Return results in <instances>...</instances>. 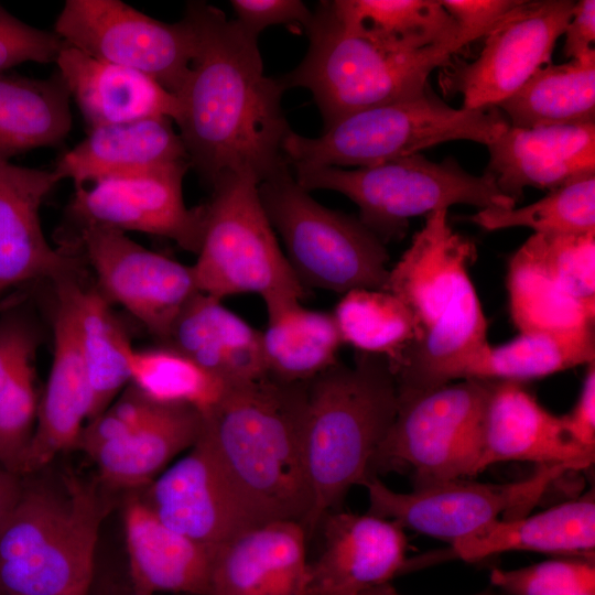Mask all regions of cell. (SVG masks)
<instances>
[{
  "label": "cell",
  "mask_w": 595,
  "mask_h": 595,
  "mask_svg": "<svg viewBox=\"0 0 595 595\" xmlns=\"http://www.w3.org/2000/svg\"><path fill=\"white\" fill-rule=\"evenodd\" d=\"M185 14L197 34V53L176 95L175 121L190 165L210 186L223 173L262 182L288 163L282 144L291 131L281 108L285 88L264 75L258 37L203 1Z\"/></svg>",
  "instance_id": "obj_1"
},
{
  "label": "cell",
  "mask_w": 595,
  "mask_h": 595,
  "mask_svg": "<svg viewBox=\"0 0 595 595\" xmlns=\"http://www.w3.org/2000/svg\"><path fill=\"white\" fill-rule=\"evenodd\" d=\"M307 382L270 376L229 386L203 415L207 441L237 496L258 523L304 528L312 508L302 452Z\"/></svg>",
  "instance_id": "obj_2"
},
{
  "label": "cell",
  "mask_w": 595,
  "mask_h": 595,
  "mask_svg": "<svg viewBox=\"0 0 595 595\" xmlns=\"http://www.w3.org/2000/svg\"><path fill=\"white\" fill-rule=\"evenodd\" d=\"M397 409L396 378L382 356L356 351L353 366L337 363L307 382L302 429L312 497L307 534L370 475Z\"/></svg>",
  "instance_id": "obj_3"
},
{
  "label": "cell",
  "mask_w": 595,
  "mask_h": 595,
  "mask_svg": "<svg viewBox=\"0 0 595 595\" xmlns=\"http://www.w3.org/2000/svg\"><path fill=\"white\" fill-rule=\"evenodd\" d=\"M102 506L91 484H24L0 523V591L64 595L91 582Z\"/></svg>",
  "instance_id": "obj_4"
},
{
  "label": "cell",
  "mask_w": 595,
  "mask_h": 595,
  "mask_svg": "<svg viewBox=\"0 0 595 595\" xmlns=\"http://www.w3.org/2000/svg\"><path fill=\"white\" fill-rule=\"evenodd\" d=\"M310 45L304 60L278 77L285 89L307 88L325 129L369 108L421 96L429 75L447 66L472 42L458 40L420 51H403L345 30L322 1L305 31Z\"/></svg>",
  "instance_id": "obj_5"
},
{
  "label": "cell",
  "mask_w": 595,
  "mask_h": 595,
  "mask_svg": "<svg viewBox=\"0 0 595 595\" xmlns=\"http://www.w3.org/2000/svg\"><path fill=\"white\" fill-rule=\"evenodd\" d=\"M508 127L497 107L456 109L429 86L419 97L349 115L317 138L291 130L282 152L291 164L368 167L452 140L488 147Z\"/></svg>",
  "instance_id": "obj_6"
},
{
  "label": "cell",
  "mask_w": 595,
  "mask_h": 595,
  "mask_svg": "<svg viewBox=\"0 0 595 595\" xmlns=\"http://www.w3.org/2000/svg\"><path fill=\"white\" fill-rule=\"evenodd\" d=\"M258 180L226 172L210 185L196 262L197 290L218 300L256 293L266 307L302 301L305 290L293 273L262 206Z\"/></svg>",
  "instance_id": "obj_7"
},
{
  "label": "cell",
  "mask_w": 595,
  "mask_h": 595,
  "mask_svg": "<svg viewBox=\"0 0 595 595\" xmlns=\"http://www.w3.org/2000/svg\"><path fill=\"white\" fill-rule=\"evenodd\" d=\"M294 178L307 192L342 193L359 208V220L383 244L404 236L409 219L468 204L480 209L512 208L494 176H475L447 156L432 162L420 153L379 165L344 170L335 166L292 164Z\"/></svg>",
  "instance_id": "obj_8"
},
{
  "label": "cell",
  "mask_w": 595,
  "mask_h": 595,
  "mask_svg": "<svg viewBox=\"0 0 595 595\" xmlns=\"http://www.w3.org/2000/svg\"><path fill=\"white\" fill-rule=\"evenodd\" d=\"M259 196L301 285L339 294L387 291L389 255L359 218L317 203L298 184L289 162L258 185Z\"/></svg>",
  "instance_id": "obj_9"
},
{
  "label": "cell",
  "mask_w": 595,
  "mask_h": 595,
  "mask_svg": "<svg viewBox=\"0 0 595 595\" xmlns=\"http://www.w3.org/2000/svg\"><path fill=\"white\" fill-rule=\"evenodd\" d=\"M493 381L463 379L398 397V409L371 466L408 467L415 487L478 474Z\"/></svg>",
  "instance_id": "obj_10"
},
{
  "label": "cell",
  "mask_w": 595,
  "mask_h": 595,
  "mask_svg": "<svg viewBox=\"0 0 595 595\" xmlns=\"http://www.w3.org/2000/svg\"><path fill=\"white\" fill-rule=\"evenodd\" d=\"M67 45L139 71L177 95L197 53V34L185 14L169 23L120 0H67L54 30Z\"/></svg>",
  "instance_id": "obj_11"
},
{
  "label": "cell",
  "mask_w": 595,
  "mask_h": 595,
  "mask_svg": "<svg viewBox=\"0 0 595 595\" xmlns=\"http://www.w3.org/2000/svg\"><path fill=\"white\" fill-rule=\"evenodd\" d=\"M577 469L570 464L539 465L528 478L506 483H472L453 479L398 493L377 476L361 485L368 493V513L397 522L430 537L454 542L507 513L523 517L561 475Z\"/></svg>",
  "instance_id": "obj_12"
},
{
  "label": "cell",
  "mask_w": 595,
  "mask_h": 595,
  "mask_svg": "<svg viewBox=\"0 0 595 595\" xmlns=\"http://www.w3.org/2000/svg\"><path fill=\"white\" fill-rule=\"evenodd\" d=\"M574 6L571 0H521L484 36L474 62L447 65L441 78L444 91L459 93L464 109L497 107L540 67L551 64Z\"/></svg>",
  "instance_id": "obj_13"
},
{
  "label": "cell",
  "mask_w": 595,
  "mask_h": 595,
  "mask_svg": "<svg viewBox=\"0 0 595 595\" xmlns=\"http://www.w3.org/2000/svg\"><path fill=\"white\" fill-rule=\"evenodd\" d=\"M78 244L96 274L97 291L164 343L183 307L199 292L192 266L111 228L80 227Z\"/></svg>",
  "instance_id": "obj_14"
},
{
  "label": "cell",
  "mask_w": 595,
  "mask_h": 595,
  "mask_svg": "<svg viewBox=\"0 0 595 595\" xmlns=\"http://www.w3.org/2000/svg\"><path fill=\"white\" fill-rule=\"evenodd\" d=\"M187 160L75 188L69 204L79 228L98 226L139 231L173 240L197 253L204 227V204L190 208L183 196Z\"/></svg>",
  "instance_id": "obj_15"
},
{
  "label": "cell",
  "mask_w": 595,
  "mask_h": 595,
  "mask_svg": "<svg viewBox=\"0 0 595 595\" xmlns=\"http://www.w3.org/2000/svg\"><path fill=\"white\" fill-rule=\"evenodd\" d=\"M137 494L169 528L216 549L259 526L202 433L188 453Z\"/></svg>",
  "instance_id": "obj_16"
},
{
  "label": "cell",
  "mask_w": 595,
  "mask_h": 595,
  "mask_svg": "<svg viewBox=\"0 0 595 595\" xmlns=\"http://www.w3.org/2000/svg\"><path fill=\"white\" fill-rule=\"evenodd\" d=\"M321 526L323 550L310 563L305 595H358L390 583L407 565V538L394 521L336 511Z\"/></svg>",
  "instance_id": "obj_17"
},
{
  "label": "cell",
  "mask_w": 595,
  "mask_h": 595,
  "mask_svg": "<svg viewBox=\"0 0 595 595\" xmlns=\"http://www.w3.org/2000/svg\"><path fill=\"white\" fill-rule=\"evenodd\" d=\"M61 181L54 170L0 158V296L30 281L55 283L74 274L76 260L48 244L40 218L44 199Z\"/></svg>",
  "instance_id": "obj_18"
},
{
  "label": "cell",
  "mask_w": 595,
  "mask_h": 595,
  "mask_svg": "<svg viewBox=\"0 0 595 595\" xmlns=\"http://www.w3.org/2000/svg\"><path fill=\"white\" fill-rule=\"evenodd\" d=\"M68 278L54 283L53 358L39 400L35 429L22 476L42 470L60 454L75 448L88 420L90 391L66 284Z\"/></svg>",
  "instance_id": "obj_19"
},
{
  "label": "cell",
  "mask_w": 595,
  "mask_h": 595,
  "mask_svg": "<svg viewBox=\"0 0 595 595\" xmlns=\"http://www.w3.org/2000/svg\"><path fill=\"white\" fill-rule=\"evenodd\" d=\"M307 532L296 521L249 528L214 552L209 595H305Z\"/></svg>",
  "instance_id": "obj_20"
},
{
  "label": "cell",
  "mask_w": 595,
  "mask_h": 595,
  "mask_svg": "<svg viewBox=\"0 0 595 595\" xmlns=\"http://www.w3.org/2000/svg\"><path fill=\"white\" fill-rule=\"evenodd\" d=\"M595 450L572 437L563 416L544 409L521 382L493 381L478 474L506 461L570 464L582 469L591 466Z\"/></svg>",
  "instance_id": "obj_21"
},
{
  "label": "cell",
  "mask_w": 595,
  "mask_h": 595,
  "mask_svg": "<svg viewBox=\"0 0 595 595\" xmlns=\"http://www.w3.org/2000/svg\"><path fill=\"white\" fill-rule=\"evenodd\" d=\"M489 172L517 203L526 186L554 190L595 173V122L506 131L488 145Z\"/></svg>",
  "instance_id": "obj_22"
},
{
  "label": "cell",
  "mask_w": 595,
  "mask_h": 595,
  "mask_svg": "<svg viewBox=\"0 0 595 595\" xmlns=\"http://www.w3.org/2000/svg\"><path fill=\"white\" fill-rule=\"evenodd\" d=\"M55 63L90 129L154 117L178 118L176 95L150 76L65 45Z\"/></svg>",
  "instance_id": "obj_23"
},
{
  "label": "cell",
  "mask_w": 595,
  "mask_h": 595,
  "mask_svg": "<svg viewBox=\"0 0 595 595\" xmlns=\"http://www.w3.org/2000/svg\"><path fill=\"white\" fill-rule=\"evenodd\" d=\"M123 531L133 593L209 595L214 552L165 526L137 494L123 508Z\"/></svg>",
  "instance_id": "obj_24"
},
{
  "label": "cell",
  "mask_w": 595,
  "mask_h": 595,
  "mask_svg": "<svg viewBox=\"0 0 595 595\" xmlns=\"http://www.w3.org/2000/svg\"><path fill=\"white\" fill-rule=\"evenodd\" d=\"M447 210L425 215L423 227L389 270L387 291L409 309L419 338L445 311L475 256L473 242L450 227Z\"/></svg>",
  "instance_id": "obj_25"
},
{
  "label": "cell",
  "mask_w": 595,
  "mask_h": 595,
  "mask_svg": "<svg viewBox=\"0 0 595 595\" xmlns=\"http://www.w3.org/2000/svg\"><path fill=\"white\" fill-rule=\"evenodd\" d=\"M487 321L466 274L445 311L393 363L398 397L423 393L456 380L462 367L488 342Z\"/></svg>",
  "instance_id": "obj_26"
},
{
  "label": "cell",
  "mask_w": 595,
  "mask_h": 595,
  "mask_svg": "<svg viewBox=\"0 0 595 595\" xmlns=\"http://www.w3.org/2000/svg\"><path fill=\"white\" fill-rule=\"evenodd\" d=\"M162 345L184 354L228 387L267 376L261 332L221 300L201 292L183 307Z\"/></svg>",
  "instance_id": "obj_27"
},
{
  "label": "cell",
  "mask_w": 595,
  "mask_h": 595,
  "mask_svg": "<svg viewBox=\"0 0 595 595\" xmlns=\"http://www.w3.org/2000/svg\"><path fill=\"white\" fill-rule=\"evenodd\" d=\"M187 160L173 121L165 117L101 126L65 152L53 169L75 188L87 182L138 173Z\"/></svg>",
  "instance_id": "obj_28"
},
{
  "label": "cell",
  "mask_w": 595,
  "mask_h": 595,
  "mask_svg": "<svg viewBox=\"0 0 595 595\" xmlns=\"http://www.w3.org/2000/svg\"><path fill=\"white\" fill-rule=\"evenodd\" d=\"M452 545L454 554L468 562L518 550L592 555L595 549L594 490L533 516L494 520Z\"/></svg>",
  "instance_id": "obj_29"
},
{
  "label": "cell",
  "mask_w": 595,
  "mask_h": 595,
  "mask_svg": "<svg viewBox=\"0 0 595 595\" xmlns=\"http://www.w3.org/2000/svg\"><path fill=\"white\" fill-rule=\"evenodd\" d=\"M202 429L203 415L195 409L160 404L138 429L97 450L89 458L108 487L142 489L177 454L196 443Z\"/></svg>",
  "instance_id": "obj_30"
},
{
  "label": "cell",
  "mask_w": 595,
  "mask_h": 595,
  "mask_svg": "<svg viewBox=\"0 0 595 595\" xmlns=\"http://www.w3.org/2000/svg\"><path fill=\"white\" fill-rule=\"evenodd\" d=\"M261 332L267 375L290 383L309 382L338 363L342 343L332 313L290 300L267 307Z\"/></svg>",
  "instance_id": "obj_31"
},
{
  "label": "cell",
  "mask_w": 595,
  "mask_h": 595,
  "mask_svg": "<svg viewBox=\"0 0 595 595\" xmlns=\"http://www.w3.org/2000/svg\"><path fill=\"white\" fill-rule=\"evenodd\" d=\"M326 3L345 30L403 51L479 39L462 31L440 0H335Z\"/></svg>",
  "instance_id": "obj_32"
},
{
  "label": "cell",
  "mask_w": 595,
  "mask_h": 595,
  "mask_svg": "<svg viewBox=\"0 0 595 595\" xmlns=\"http://www.w3.org/2000/svg\"><path fill=\"white\" fill-rule=\"evenodd\" d=\"M69 101L57 71L40 79L0 72V158L61 143L72 129Z\"/></svg>",
  "instance_id": "obj_33"
},
{
  "label": "cell",
  "mask_w": 595,
  "mask_h": 595,
  "mask_svg": "<svg viewBox=\"0 0 595 595\" xmlns=\"http://www.w3.org/2000/svg\"><path fill=\"white\" fill-rule=\"evenodd\" d=\"M66 284L90 391L88 422L130 383L129 355L133 347L110 303L97 289L83 288L74 275Z\"/></svg>",
  "instance_id": "obj_34"
},
{
  "label": "cell",
  "mask_w": 595,
  "mask_h": 595,
  "mask_svg": "<svg viewBox=\"0 0 595 595\" xmlns=\"http://www.w3.org/2000/svg\"><path fill=\"white\" fill-rule=\"evenodd\" d=\"M497 107L520 129L595 122V50L540 67Z\"/></svg>",
  "instance_id": "obj_35"
},
{
  "label": "cell",
  "mask_w": 595,
  "mask_h": 595,
  "mask_svg": "<svg viewBox=\"0 0 595 595\" xmlns=\"http://www.w3.org/2000/svg\"><path fill=\"white\" fill-rule=\"evenodd\" d=\"M594 358V331L520 333L499 346L487 343L462 367L456 379L522 382L588 365Z\"/></svg>",
  "instance_id": "obj_36"
},
{
  "label": "cell",
  "mask_w": 595,
  "mask_h": 595,
  "mask_svg": "<svg viewBox=\"0 0 595 595\" xmlns=\"http://www.w3.org/2000/svg\"><path fill=\"white\" fill-rule=\"evenodd\" d=\"M507 290L510 317L520 333L594 331L595 304L564 292L521 248L509 260Z\"/></svg>",
  "instance_id": "obj_37"
},
{
  "label": "cell",
  "mask_w": 595,
  "mask_h": 595,
  "mask_svg": "<svg viewBox=\"0 0 595 595\" xmlns=\"http://www.w3.org/2000/svg\"><path fill=\"white\" fill-rule=\"evenodd\" d=\"M342 343L358 353L396 361L420 333L404 303L385 290L356 289L342 295L332 313Z\"/></svg>",
  "instance_id": "obj_38"
},
{
  "label": "cell",
  "mask_w": 595,
  "mask_h": 595,
  "mask_svg": "<svg viewBox=\"0 0 595 595\" xmlns=\"http://www.w3.org/2000/svg\"><path fill=\"white\" fill-rule=\"evenodd\" d=\"M130 383L163 405L188 407L202 415L223 398L228 386L184 354L162 345L129 355Z\"/></svg>",
  "instance_id": "obj_39"
},
{
  "label": "cell",
  "mask_w": 595,
  "mask_h": 595,
  "mask_svg": "<svg viewBox=\"0 0 595 595\" xmlns=\"http://www.w3.org/2000/svg\"><path fill=\"white\" fill-rule=\"evenodd\" d=\"M468 219L486 230L528 227L544 236L594 231L595 173L551 190L528 206L484 208Z\"/></svg>",
  "instance_id": "obj_40"
},
{
  "label": "cell",
  "mask_w": 595,
  "mask_h": 595,
  "mask_svg": "<svg viewBox=\"0 0 595 595\" xmlns=\"http://www.w3.org/2000/svg\"><path fill=\"white\" fill-rule=\"evenodd\" d=\"M520 248L564 292L595 304V230L559 236L533 234Z\"/></svg>",
  "instance_id": "obj_41"
},
{
  "label": "cell",
  "mask_w": 595,
  "mask_h": 595,
  "mask_svg": "<svg viewBox=\"0 0 595 595\" xmlns=\"http://www.w3.org/2000/svg\"><path fill=\"white\" fill-rule=\"evenodd\" d=\"M490 582L507 595H595V555L565 556L516 570L494 569Z\"/></svg>",
  "instance_id": "obj_42"
},
{
  "label": "cell",
  "mask_w": 595,
  "mask_h": 595,
  "mask_svg": "<svg viewBox=\"0 0 595 595\" xmlns=\"http://www.w3.org/2000/svg\"><path fill=\"white\" fill-rule=\"evenodd\" d=\"M37 407L31 361L0 389V466L20 477L34 433Z\"/></svg>",
  "instance_id": "obj_43"
},
{
  "label": "cell",
  "mask_w": 595,
  "mask_h": 595,
  "mask_svg": "<svg viewBox=\"0 0 595 595\" xmlns=\"http://www.w3.org/2000/svg\"><path fill=\"white\" fill-rule=\"evenodd\" d=\"M159 405L129 383L100 414L85 423L75 448L90 457L97 450L138 429Z\"/></svg>",
  "instance_id": "obj_44"
},
{
  "label": "cell",
  "mask_w": 595,
  "mask_h": 595,
  "mask_svg": "<svg viewBox=\"0 0 595 595\" xmlns=\"http://www.w3.org/2000/svg\"><path fill=\"white\" fill-rule=\"evenodd\" d=\"M65 45L54 31L29 25L0 4V72L25 62L55 63Z\"/></svg>",
  "instance_id": "obj_45"
},
{
  "label": "cell",
  "mask_w": 595,
  "mask_h": 595,
  "mask_svg": "<svg viewBox=\"0 0 595 595\" xmlns=\"http://www.w3.org/2000/svg\"><path fill=\"white\" fill-rule=\"evenodd\" d=\"M237 22L258 35L270 25L283 24L298 32L307 29L313 13L299 0H232Z\"/></svg>",
  "instance_id": "obj_46"
},
{
  "label": "cell",
  "mask_w": 595,
  "mask_h": 595,
  "mask_svg": "<svg viewBox=\"0 0 595 595\" xmlns=\"http://www.w3.org/2000/svg\"><path fill=\"white\" fill-rule=\"evenodd\" d=\"M37 340L34 326L23 314L11 312L0 317V389L33 361Z\"/></svg>",
  "instance_id": "obj_47"
},
{
  "label": "cell",
  "mask_w": 595,
  "mask_h": 595,
  "mask_svg": "<svg viewBox=\"0 0 595 595\" xmlns=\"http://www.w3.org/2000/svg\"><path fill=\"white\" fill-rule=\"evenodd\" d=\"M521 1V0H520ZM519 0H440L459 29L484 37Z\"/></svg>",
  "instance_id": "obj_48"
},
{
  "label": "cell",
  "mask_w": 595,
  "mask_h": 595,
  "mask_svg": "<svg viewBox=\"0 0 595 595\" xmlns=\"http://www.w3.org/2000/svg\"><path fill=\"white\" fill-rule=\"evenodd\" d=\"M563 421L575 441L595 450V361L587 365L578 399Z\"/></svg>",
  "instance_id": "obj_49"
},
{
  "label": "cell",
  "mask_w": 595,
  "mask_h": 595,
  "mask_svg": "<svg viewBox=\"0 0 595 595\" xmlns=\"http://www.w3.org/2000/svg\"><path fill=\"white\" fill-rule=\"evenodd\" d=\"M564 55L578 58L594 50L595 42V1L575 2L574 11L565 30Z\"/></svg>",
  "instance_id": "obj_50"
},
{
  "label": "cell",
  "mask_w": 595,
  "mask_h": 595,
  "mask_svg": "<svg viewBox=\"0 0 595 595\" xmlns=\"http://www.w3.org/2000/svg\"><path fill=\"white\" fill-rule=\"evenodd\" d=\"M22 477L14 475L0 466V523L14 505L21 487Z\"/></svg>",
  "instance_id": "obj_51"
},
{
  "label": "cell",
  "mask_w": 595,
  "mask_h": 595,
  "mask_svg": "<svg viewBox=\"0 0 595 595\" xmlns=\"http://www.w3.org/2000/svg\"><path fill=\"white\" fill-rule=\"evenodd\" d=\"M358 595H400V594L397 592V589L390 583H387V584L370 588V589H368L366 592H363V593H360ZM475 595H495V594L489 593V592H483V593L475 594Z\"/></svg>",
  "instance_id": "obj_52"
},
{
  "label": "cell",
  "mask_w": 595,
  "mask_h": 595,
  "mask_svg": "<svg viewBox=\"0 0 595 595\" xmlns=\"http://www.w3.org/2000/svg\"><path fill=\"white\" fill-rule=\"evenodd\" d=\"M90 582L84 583L69 591L64 595H87L89 589Z\"/></svg>",
  "instance_id": "obj_53"
},
{
  "label": "cell",
  "mask_w": 595,
  "mask_h": 595,
  "mask_svg": "<svg viewBox=\"0 0 595 595\" xmlns=\"http://www.w3.org/2000/svg\"><path fill=\"white\" fill-rule=\"evenodd\" d=\"M0 595H6V594H3V593L0 591Z\"/></svg>",
  "instance_id": "obj_54"
},
{
  "label": "cell",
  "mask_w": 595,
  "mask_h": 595,
  "mask_svg": "<svg viewBox=\"0 0 595 595\" xmlns=\"http://www.w3.org/2000/svg\"><path fill=\"white\" fill-rule=\"evenodd\" d=\"M132 595H137V594L132 593Z\"/></svg>",
  "instance_id": "obj_55"
}]
</instances>
